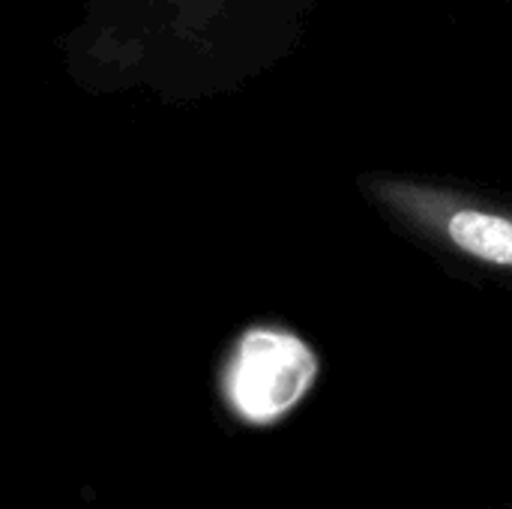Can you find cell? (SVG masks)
<instances>
[{"label":"cell","instance_id":"1","mask_svg":"<svg viewBox=\"0 0 512 509\" xmlns=\"http://www.w3.org/2000/svg\"><path fill=\"white\" fill-rule=\"evenodd\" d=\"M366 198L420 240L492 273L512 276V210L474 192L414 180L363 177Z\"/></svg>","mask_w":512,"mask_h":509},{"label":"cell","instance_id":"2","mask_svg":"<svg viewBox=\"0 0 512 509\" xmlns=\"http://www.w3.org/2000/svg\"><path fill=\"white\" fill-rule=\"evenodd\" d=\"M318 354L291 330L249 327L222 366V396L231 414L255 429L294 414L318 381Z\"/></svg>","mask_w":512,"mask_h":509}]
</instances>
